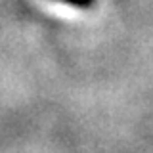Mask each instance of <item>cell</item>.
Masks as SVG:
<instances>
[{"label": "cell", "instance_id": "obj_1", "mask_svg": "<svg viewBox=\"0 0 153 153\" xmlns=\"http://www.w3.org/2000/svg\"><path fill=\"white\" fill-rule=\"evenodd\" d=\"M54 2L67 4V6L76 8V10H92V8H96L98 0H54Z\"/></svg>", "mask_w": 153, "mask_h": 153}]
</instances>
